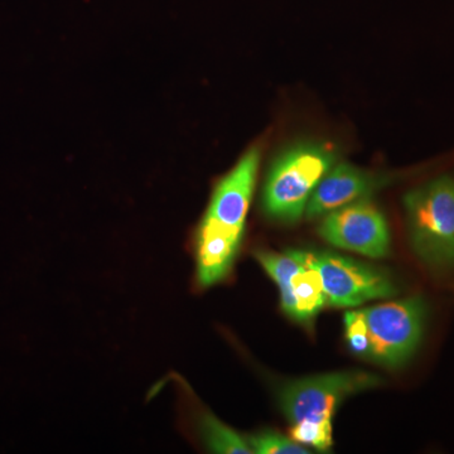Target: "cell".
I'll return each instance as SVG.
<instances>
[{
    "instance_id": "1",
    "label": "cell",
    "mask_w": 454,
    "mask_h": 454,
    "mask_svg": "<svg viewBox=\"0 0 454 454\" xmlns=\"http://www.w3.org/2000/svg\"><path fill=\"white\" fill-rule=\"evenodd\" d=\"M403 207L418 262L437 277L454 273V167L411 188Z\"/></svg>"
},
{
    "instance_id": "8",
    "label": "cell",
    "mask_w": 454,
    "mask_h": 454,
    "mask_svg": "<svg viewBox=\"0 0 454 454\" xmlns=\"http://www.w3.org/2000/svg\"><path fill=\"white\" fill-rule=\"evenodd\" d=\"M387 184L385 176L373 175L351 164H339L319 182L307 205L306 216H325L349 203L367 199Z\"/></svg>"
},
{
    "instance_id": "10",
    "label": "cell",
    "mask_w": 454,
    "mask_h": 454,
    "mask_svg": "<svg viewBox=\"0 0 454 454\" xmlns=\"http://www.w3.org/2000/svg\"><path fill=\"white\" fill-rule=\"evenodd\" d=\"M200 429L206 444L212 452L216 453H253L252 448L245 439L234 430L227 428L211 414L201 415Z\"/></svg>"
},
{
    "instance_id": "11",
    "label": "cell",
    "mask_w": 454,
    "mask_h": 454,
    "mask_svg": "<svg viewBox=\"0 0 454 454\" xmlns=\"http://www.w3.org/2000/svg\"><path fill=\"white\" fill-rule=\"evenodd\" d=\"M293 441L309 444L316 450L325 452L333 444V422H300L293 424Z\"/></svg>"
},
{
    "instance_id": "7",
    "label": "cell",
    "mask_w": 454,
    "mask_h": 454,
    "mask_svg": "<svg viewBox=\"0 0 454 454\" xmlns=\"http://www.w3.org/2000/svg\"><path fill=\"white\" fill-rule=\"evenodd\" d=\"M260 162L259 149L253 148L241 158L215 190L210 207L203 217V229L243 241L245 220L252 201Z\"/></svg>"
},
{
    "instance_id": "12",
    "label": "cell",
    "mask_w": 454,
    "mask_h": 454,
    "mask_svg": "<svg viewBox=\"0 0 454 454\" xmlns=\"http://www.w3.org/2000/svg\"><path fill=\"white\" fill-rule=\"evenodd\" d=\"M253 453L258 454H309V450L295 441L284 437L277 432H262L253 435L249 441Z\"/></svg>"
},
{
    "instance_id": "3",
    "label": "cell",
    "mask_w": 454,
    "mask_h": 454,
    "mask_svg": "<svg viewBox=\"0 0 454 454\" xmlns=\"http://www.w3.org/2000/svg\"><path fill=\"white\" fill-rule=\"evenodd\" d=\"M369 336L366 358L399 369L417 354L426 331L428 306L419 295L363 309Z\"/></svg>"
},
{
    "instance_id": "4",
    "label": "cell",
    "mask_w": 454,
    "mask_h": 454,
    "mask_svg": "<svg viewBox=\"0 0 454 454\" xmlns=\"http://www.w3.org/2000/svg\"><path fill=\"white\" fill-rule=\"evenodd\" d=\"M380 384L378 375L361 370L325 373L284 387L280 404L292 426L300 422H333L334 411L343 400Z\"/></svg>"
},
{
    "instance_id": "5",
    "label": "cell",
    "mask_w": 454,
    "mask_h": 454,
    "mask_svg": "<svg viewBox=\"0 0 454 454\" xmlns=\"http://www.w3.org/2000/svg\"><path fill=\"white\" fill-rule=\"evenodd\" d=\"M301 258L318 271L327 304L340 309L357 307L365 301L391 298L399 293L384 271L333 253L303 252Z\"/></svg>"
},
{
    "instance_id": "6",
    "label": "cell",
    "mask_w": 454,
    "mask_h": 454,
    "mask_svg": "<svg viewBox=\"0 0 454 454\" xmlns=\"http://www.w3.org/2000/svg\"><path fill=\"white\" fill-rule=\"evenodd\" d=\"M318 234L328 244L380 259L390 254V231L384 215L367 199L325 215Z\"/></svg>"
},
{
    "instance_id": "2",
    "label": "cell",
    "mask_w": 454,
    "mask_h": 454,
    "mask_svg": "<svg viewBox=\"0 0 454 454\" xmlns=\"http://www.w3.org/2000/svg\"><path fill=\"white\" fill-rule=\"evenodd\" d=\"M334 160L336 153L322 143L301 142L286 149L274 162L265 182V214L286 223L301 220L310 196Z\"/></svg>"
},
{
    "instance_id": "9",
    "label": "cell",
    "mask_w": 454,
    "mask_h": 454,
    "mask_svg": "<svg viewBox=\"0 0 454 454\" xmlns=\"http://www.w3.org/2000/svg\"><path fill=\"white\" fill-rule=\"evenodd\" d=\"M295 252L301 264L291 278L288 292L280 300L286 315L295 321L306 324L315 318L317 313L327 304V301L318 271L301 258L298 250Z\"/></svg>"
},
{
    "instance_id": "13",
    "label": "cell",
    "mask_w": 454,
    "mask_h": 454,
    "mask_svg": "<svg viewBox=\"0 0 454 454\" xmlns=\"http://www.w3.org/2000/svg\"><path fill=\"white\" fill-rule=\"evenodd\" d=\"M346 337L349 348L358 355L366 357L369 349V336L363 309L349 310L345 315Z\"/></svg>"
}]
</instances>
